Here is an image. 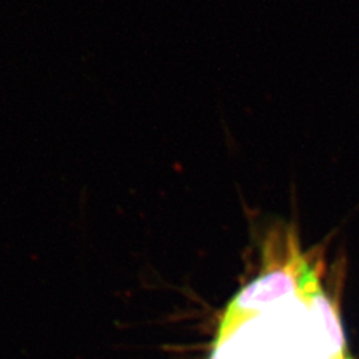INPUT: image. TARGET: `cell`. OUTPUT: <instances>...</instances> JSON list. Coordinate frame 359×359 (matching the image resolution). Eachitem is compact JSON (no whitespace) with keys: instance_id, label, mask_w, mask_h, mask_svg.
I'll list each match as a JSON object with an SVG mask.
<instances>
[{"instance_id":"6da1fadb","label":"cell","mask_w":359,"mask_h":359,"mask_svg":"<svg viewBox=\"0 0 359 359\" xmlns=\"http://www.w3.org/2000/svg\"><path fill=\"white\" fill-rule=\"evenodd\" d=\"M330 359H351L347 354H345V355H341V357H333V358Z\"/></svg>"}]
</instances>
